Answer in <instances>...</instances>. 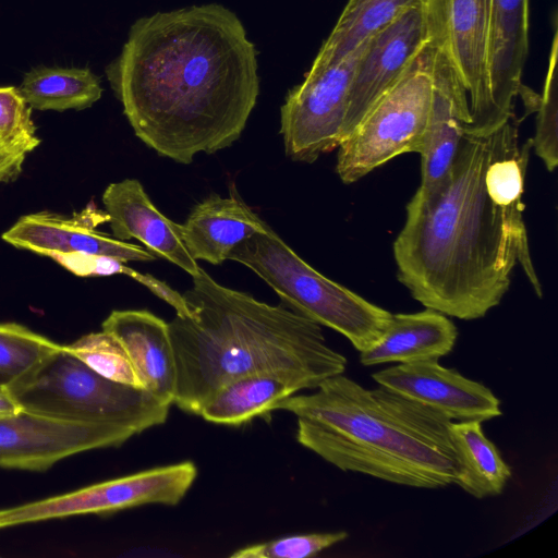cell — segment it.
<instances>
[{
  "label": "cell",
  "instance_id": "6da1fadb",
  "mask_svg": "<svg viewBox=\"0 0 558 558\" xmlns=\"http://www.w3.org/2000/svg\"><path fill=\"white\" fill-rule=\"evenodd\" d=\"M518 126L514 116L487 135H464L445 180L408 203L392 245L397 277L426 308L482 318L517 265L542 296L522 201L532 144H520Z\"/></svg>",
  "mask_w": 558,
  "mask_h": 558
},
{
  "label": "cell",
  "instance_id": "d4e9b609",
  "mask_svg": "<svg viewBox=\"0 0 558 558\" xmlns=\"http://www.w3.org/2000/svg\"><path fill=\"white\" fill-rule=\"evenodd\" d=\"M61 344L16 323H0V383L9 388L36 372Z\"/></svg>",
  "mask_w": 558,
  "mask_h": 558
},
{
  "label": "cell",
  "instance_id": "8992f818",
  "mask_svg": "<svg viewBox=\"0 0 558 558\" xmlns=\"http://www.w3.org/2000/svg\"><path fill=\"white\" fill-rule=\"evenodd\" d=\"M10 390L29 412L64 421L125 426L136 434L163 424L171 407L144 389L102 377L64 345Z\"/></svg>",
  "mask_w": 558,
  "mask_h": 558
},
{
  "label": "cell",
  "instance_id": "44dd1931",
  "mask_svg": "<svg viewBox=\"0 0 558 558\" xmlns=\"http://www.w3.org/2000/svg\"><path fill=\"white\" fill-rule=\"evenodd\" d=\"M449 436L457 460L454 484L480 499L501 494L511 468L485 436L482 423L451 422Z\"/></svg>",
  "mask_w": 558,
  "mask_h": 558
},
{
  "label": "cell",
  "instance_id": "8fae6325",
  "mask_svg": "<svg viewBox=\"0 0 558 558\" xmlns=\"http://www.w3.org/2000/svg\"><path fill=\"white\" fill-rule=\"evenodd\" d=\"M134 435L125 426L64 421L23 409L0 417V468L41 472L76 453L121 446Z\"/></svg>",
  "mask_w": 558,
  "mask_h": 558
},
{
  "label": "cell",
  "instance_id": "4fadbf2b",
  "mask_svg": "<svg viewBox=\"0 0 558 558\" xmlns=\"http://www.w3.org/2000/svg\"><path fill=\"white\" fill-rule=\"evenodd\" d=\"M407 399L422 403L451 422H485L501 415L500 401L489 388L438 361L399 364L372 375Z\"/></svg>",
  "mask_w": 558,
  "mask_h": 558
},
{
  "label": "cell",
  "instance_id": "d6986e66",
  "mask_svg": "<svg viewBox=\"0 0 558 558\" xmlns=\"http://www.w3.org/2000/svg\"><path fill=\"white\" fill-rule=\"evenodd\" d=\"M181 226L192 258L220 265L239 243L269 225L238 194L214 193L196 204Z\"/></svg>",
  "mask_w": 558,
  "mask_h": 558
},
{
  "label": "cell",
  "instance_id": "52a82bcc",
  "mask_svg": "<svg viewBox=\"0 0 558 558\" xmlns=\"http://www.w3.org/2000/svg\"><path fill=\"white\" fill-rule=\"evenodd\" d=\"M432 58L426 43L400 80L340 143L336 171L343 183L361 180L399 155L421 153L432 101Z\"/></svg>",
  "mask_w": 558,
  "mask_h": 558
},
{
  "label": "cell",
  "instance_id": "f1b7e54d",
  "mask_svg": "<svg viewBox=\"0 0 558 558\" xmlns=\"http://www.w3.org/2000/svg\"><path fill=\"white\" fill-rule=\"evenodd\" d=\"M0 138L10 143L39 140L31 107L14 86L0 87Z\"/></svg>",
  "mask_w": 558,
  "mask_h": 558
},
{
  "label": "cell",
  "instance_id": "4dcf8cb0",
  "mask_svg": "<svg viewBox=\"0 0 558 558\" xmlns=\"http://www.w3.org/2000/svg\"><path fill=\"white\" fill-rule=\"evenodd\" d=\"M40 144V140L10 143L0 140V183L15 180L22 172L27 155Z\"/></svg>",
  "mask_w": 558,
  "mask_h": 558
},
{
  "label": "cell",
  "instance_id": "83f0119b",
  "mask_svg": "<svg viewBox=\"0 0 558 558\" xmlns=\"http://www.w3.org/2000/svg\"><path fill=\"white\" fill-rule=\"evenodd\" d=\"M345 531L290 535L236 549L230 558H308L344 541Z\"/></svg>",
  "mask_w": 558,
  "mask_h": 558
},
{
  "label": "cell",
  "instance_id": "7a4b0ae2",
  "mask_svg": "<svg viewBox=\"0 0 558 558\" xmlns=\"http://www.w3.org/2000/svg\"><path fill=\"white\" fill-rule=\"evenodd\" d=\"M257 69L240 19L209 3L137 20L106 74L135 135L187 165L240 138L259 95Z\"/></svg>",
  "mask_w": 558,
  "mask_h": 558
},
{
  "label": "cell",
  "instance_id": "ac0fdd59",
  "mask_svg": "<svg viewBox=\"0 0 558 558\" xmlns=\"http://www.w3.org/2000/svg\"><path fill=\"white\" fill-rule=\"evenodd\" d=\"M101 330L122 343L144 390L163 404H173L177 368L169 323L146 310H116Z\"/></svg>",
  "mask_w": 558,
  "mask_h": 558
},
{
  "label": "cell",
  "instance_id": "1f68e13d",
  "mask_svg": "<svg viewBox=\"0 0 558 558\" xmlns=\"http://www.w3.org/2000/svg\"><path fill=\"white\" fill-rule=\"evenodd\" d=\"M22 410L10 388L0 383V417L14 415Z\"/></svg>",
  "mask_w": 558,
  "mask_h": 558
},
{
  "label": "cell",
  "instance_id": "603a6c76",
  "mask_svg": "<svg viewBox=\"0 0 558 558\" xmlns=\"http://www.w3.org/2000/svg\"><path fill=\"white\" fill-rule=\"evenodd\" d=\"M296 392L294 386L275 376H244L220 387L199 415L211 423L236 426L269 414L278 402Z\"/></svg>",
  "mask_w": 558,
  "mask_h": 558
},
{
  "label": "cell",
  "instance_id": "f546056e",
  "mask_svg": "<svg viewBox=\"0 0 558 558\" xmlns=\"http://www.w3.org/2000/svg\"><path fill=\"white\" fill-rule=\"evenodd\" d=\"M49 257L74 275L81 277L111 276L121 274L137 280L141 274L140 271L125 266L123 262L108 256L82 253H53Z\"/></svg>",
  "mask_w": 558,
  "mask_h": 558
},
{
  "label": "cell",
  "instance_id": "9c48e42d",
  "mask_svg": "<svg viewBox=\"0 0 558 558\" xmlns=\"http://www.w3.org/2000/svg\"><path fill=\"white\" fill-rule=\"evenodd\" d=\"M489 0H425L427 44L452 63L468 98L464 135L498 129L487 70Z\"/></svg>",
  "mask_w": 558,
  "mask_h": 558
},
{
  "label": "cell",
  "instance_id": "e0dca14e",
  "mask_svg": "<svg viewBox=\"0 0 558 558\" xmlns=\"http://www.w3.org/2000/svg\"><path fill=\"white\" fill-rule=\"evenodd\" d=\"M530 0H489L487 70L499 125L514 117L529 54Z\"/></svg>",
  "mask_w": 558,
  "mask_h": 558
},
{
  "label": "cell",
  "instance_id": "5bb4252c",
  "mask_svg": "<svg viewBox=\"0 0 558 558\" xmlns=\"http://www.w3.org/2000/svg\"><path fill=\"white\" fill-rule=\"evenodd\" d=\"M106 211L86 208L72 218L53 213L22 216L2 235V240L17 248L44 256L53 253L101 255L126 262H151L156 257L145 247L120 241L96 230L108 222Z\"/></svg>",
  "mask_w": 558,
  "mask_h": 558
},
{
  "label": "cell",
  "instance_id": "4316f807",
  "mask_svg": "<svg viewBox=\"0 0 558 558\" xmlns=\"http://www.w3.org/2000/svg\"><path fill=\"white\" fill-rule=\"evenodd\" d=\"M558 33H554L548 57L547 72L542 95L538 96L535 111L536 128L531 140L534 153L544 162L548 171L558 165Z\"/></svg>",
  "mask_w": 558,
  "mask_h": 558
},
{
  "label": "cell",
  "instance_id": "3957f363",
  "mask_svg": "<svg viewBox=\"0 0 558 558\" xmlns=\"http://www.w3.org/2000/svg\"><path fill=\"white\" fill-rule=\"evenodd\" d=\"M183 293L192 317L169 323L175 359L173 404L198 414L226 384L251 375L281 378L298 391L343 374L347 359L320 325L283 305L218 283L203 268Z\"/></svg>",
  "mask_w": 558,
  "mask_h": 558
},
{
  "label": "cell",
  "instance_id": "30bf717a",
  "mask_svg": "<svg viewBox=\"0 0 558 558\" xmlns=\"http://www.w3.org/2000/svg\"><path fill=\"white\" fill-rule=\"evenodd\" d=\"M367 41L340 62L311 68L288 93L280 134L290 159L312 163L340 145L350 82Z\"/></svg>",
  "mask_w": 558,
  "mask_h": 558
},
{
  "label": "cell",
  "instance_id": "d6a6232c",
  "mask_svg": "<svg viewBox=\"0 0 558 558\" xmlns=\"http://www.w3.org/2000/svg\"><path fill=\"white\" fill-rule=\"evenodd\" d=\"M1 140V138H0Z\"/></svg>",
  "mask_w": 558,
  "mask_h": 558
},
{
  "label": "cell",
  "instance_id": "ffe728a7",
  "mask_svg": "<svg viewBox=\"0 0 558 558\" xmlns=\"http://www.w3.org/2000/svg\"><path fill=\"white\" fill-rule=\"evenodd\" d=\"M458 329L447 315L432 308L411 314H392L383 336L360 352L364 366L438 361L456 344Z\"/></svg>",
  "mask_w": 558,
  "mask_h": 558
},
{
  "label": "cell",
  "instance_id": "9a60e30c",
  "mask_svg": "<svg viewBox=\"0 0 558 558\" xmlns=\"http://www.w3.org/2000/svg\"><path fill=\"white\" fill-rule=\"evenodd\" d=\"M102 203L113 238L138 240L156 258L167 259L192 277L197 274L199 266L183 242L182 226L156 208L138 180L109 184Z\"/></svg>",
  "mask_w": 558,
  "mask_h": 558
},
{
  "label": "cell",
  "instance_id": "2e32d148",
  "mask_svg": "<svg viewBox=\"0 0 558 558\" xmlns=\"http://www.w3.org/2000/svg\"><path fill=\"white\" fill-rule=\"evenodd\" d=\"M430 47V46H429ZM432 101L421 155L418 189L429 191L447 177L469 122L465 89L447 56L433 47Z\"/></svg>",
  "mask_w": 558,
  "mask_h": 558
},
{
  "label": "cell",
  "instance_id": "7c38bea8",
  "mask_svg": "<svg viewBox=\"0 0 558 558\" xmlns=\"http://www.w3.org/2000/svg\"><path fill=\"white\" fill-rule=\"evenodd\" d=\"M426 43L424 7L408 10L368 39L350 82L341 142L400 80Z\"/></svg>",
  "mask_w": 558,
  "mask_h": 558
},
{
  "label": "cell",
  "instance_id": "277c9868",
  "mask_svg": "<svg viewBox=\"0 0 558 558\" xmlns=\"http://www.w3.org/2000/svg\"><path fill=\"white\" fill-rule=\"evenodd\" d=\"M275 410L293 413L298 442L342 471L415 488L454 484L451 421L385 387L366 389L340 374Z\"/></svg>",
  "mask_w": 558,
  "mask_h": 558
},
{
  "label": "cell",
  "instance_id": "ba28073f",
  "mask_svg": "<svg viewBox=\"0 0 558 558\" xmlns=\"http://www.w3.org/2000/svg\"><path fill=\"white\" fill-rule=\"evenodd\" d=\"M197 476L192 461L158 466L73 492L0 509V529L83 514H109L149 504L178 505Z\"/></svg>",
  "mask_w": 558,
  "mask_h": 558
},
{
  "label": "cell",
  "instance_id": "cb8c5ba5",
  "mask_svg": "<svg viewBox=\"0 0 558 558\" xmlns=\"http://www.w3.org/2000/svg\"><path fill=\"white\" fill-rule=\"evenodd\" d=\"M36 110H82L100 99V80L89 69L40 66L27 72L17 88Z\"/></svg>",
  "mask_w": 558,
  "mask_h": 558
},
{
  "label": "cell",
  "instance_id": "484cf974",
  "mask_svg": "<svg viewBox=\"0 0 558 558\" xmlns=\"http://www.w3.org/2000/svg\"><path fill=\"white\" fill-rule=\"evenodd\" d=\"M66 350L102 377L144 389L122 343L107 331L90 332L64 345Z\"/></svg>",
  "mask_w": 558,
  "mask_h": 558
},
{
  "label": "cell",
  "instance_id": "5b68a950",
  "mask_svg": "<svg viewBox=\"0 0 558 558\" xmlns=\"http://www.w3.org/2000/svg\"><path fill=\"white\" fill-rule=\"evenodd\" d=\"M228 259L255 272L283 306L343 335L359 352L371 348L391 319L387 310L314 269L269 226L239 243Z\"/></svg>",
  "mask_w": 558,
  "mask_h": 558
},
{
  "label": "cell",
  "instance_id": "7402d4cb",
  "mask_svg": "<svg viewBox=\"0 0 558 558\" xmlns=\"http://www.w3.org/2000/svg\"><path fill=\"white\" fill-rule=\"evenodd\" d=\"M424 4L425 0H348L311 68L340 62L404 12Z\"/></svg>",
  "mask_w": 558,
  "mask_h": 558
}]
</instances>
